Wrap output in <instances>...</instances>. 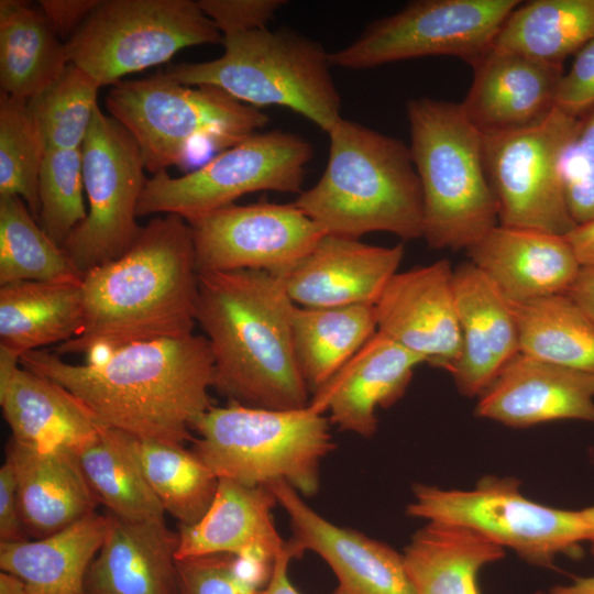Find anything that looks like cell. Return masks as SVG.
<instances>
[{
  "label": "cell",
  "instance_id": "ffe728a7",
  "mask_svg": "<svg viewBox=\"0 0 594 594\" xmlns=\"http://www.w3.org/2000/svg\"><path fill=\"white\" fill-rule=\"evenodd\" d=\"M404 254L403 244L376 246L324 234L280 276L290 299L300 307L375 305Z\"/></svg>",
  "mask_w": 594,
  "mask_h": 594
},
{
  "label": "cell",
  "instance_id": "bcb514c9",
  "mask_svg": "<svg viewBox=\"0 0 594 594\" xmlns=\"http://www.w3.org/2000/svg\"><path fill=\"white\" fill-rule=\"evenodd\" d=\"M99 2L100 0H40L38 6L58 37H70Z\"/></svg>",
  "mask_w": 594,
  "mask_h": 594
},
{
  "label": "cell",
  "instance_id": "8d00e7d4",
  "mask_svg": "<svg viewBox=\"0 0 594 594\" xmlns=\"http://www.w3.org/2000/svg\"><path fill=\"white\" fill-rule=\"evenodd\" d=\"M65 251L37 224L25 201L0 197V285L21 282H80Z\"/></svg>",
  "mask_w": 594,
  "mask_h": 594
},
{
  "label": "cell",
  "instance_id": "d6986e66",
  "mask_svg": "<svg viewBox=\"0 0 594 594\" xmlns=\"http://www.w3.org/2000/svg\"><path fill=\"white\" fill-rule=\"evenodd\" d=\"M475 415L513 428L594 424V375L518 353L479 396Z\"/></svg>",
  "mask_w": 594,
  "mask_h": 594
},
{
  "label": "cell",
  "instance_id": "b9f144b4",
  "mask_svg": "<svg viewBox=\"0 0 594 594\" xmlns=\"http://www.w3.org/2000/svg\"><path fill=\"white\" fill-rule=\"evenodd\" d=\"M560 179L565 206L576 226L594 220V162L587 158L574 141L560 160Z\"/></svg>",
  "mask_w": 594,
  "mask_h": 594
},
{
  "label": "cell",
  "instance_id": "4316f807",
  "mask_svg": "<svg viewBox=\"0 0 594 594\" xmlns=\"http://www.w3.org/2000/svg\"><path fill=\"white\" fill-rule=\"evenodd\" d=\"M108 516L105 541L86 575V593L177 594V532L165 521Z\"/></svg>",
  "mask_w": 594,
  "mask_h": 594
},
{
  "label": "cell",
  "instance_id": "8992f818",
  "mask_svg": "<svg viewBox=\"0 0 594 594\" xmlns=\"http://www.w3.org/2000/svg\"><path fill=\"white\" fill-rule=\"evenodd\" d=\"M221 43L218 58L178 64L165 74L185 86L217 87L255 108H289L324 132L342 118L329 54L316 41L261 28L222 36Z\"/></svg>",
  "mask_w": 594,
  "mask_h": 594
},
{
  "label": "cell",
  "instance_id": "7bdbcfd3",
  "mask_svg": "<svg viewBox=\"0 0 594 594\" xmlns=\"http://www.w3.org/2000/svg\"><path fill=\"white\" fill-rule=\"evenodd\" d=\"M200 10L222 36L267 28L284 0H198Z\"/></svg>",
  "mask_w": 594,
  "mask_h": 594
},
{
  "label": "cell",
  "instance_id": "8fae6325",
  "mask_svg": "<svg viewBox=\"0 0 594 594\" xmlns=\"http://www.w3.org/2000/svg\"><path fill=\"white\" fill-rule=\"evenodd\" d=\"M312 156V144L295 133L257 132L180 177L166 170L155 174L145 183L138 217L170 213L190 221L245 194H300Z\"/></svg>",
  "mask_w": 594,
  "mask_h": 594
},
{
  "label": "cell",
  "instance_id": "44dd1931",
  "mask_svg": "<svg viewBox=\"0 0 594 594\" xmlns=\"http://www.w3.org/2000/svg\"><path fill=\"white\" fill-rule=\"evenodd\" d=\"M461 331V353L451 372L460 394L474 397L520 353L519 332L509 300L470 261L453 270Z\"/></svg>",
  "mask_w": 594,
  "mask_h": 594
},
{
  "label": "cell",
  "instance_id": "4dcf8cb0",
  "mask_svg": "<svg viewBox=\"0 0 594 594\" xmlns=\"http://www.w3.org/2000/svg\"><path fill=\"white\" fill-rule=\"evenodd\" d=\"M68 65L65 43L42 9L26 1H0L1 91L29 101Z\"/></svg>",
  "mask_w": 594,
  "mask_h": 594
},
{
  "label": "cell",
  "instance_id": "1f68e13d",
  "mask_svg": "<svg viewBox=\"0 0 594 594\" xmlns=\"http://www.w3.org/2000/svg\"><path fill=\"white\" fill-rule=\"evenodd\" d=\"M375 306L295 307L293 343L310 392L328 383L376 333Z\"/></svg>",
  "mask_w": 594,
  "mask_h": 594
},
{
  "label": "cell",
  "instance_id": "e0dca14e",
  "mask_svg": "<svg viewBox=\"0 0 594 594\" xmlns=\"http://www.w3.org/2000/svg\"><path fill=\"white\" fill-rule=\"evenodd\" d=\"M289 517V543L300 556L314 551L333 571L332 594H416L403 553L356 530L337 526L314 510L284 481L266 485Z\"/></svg>",
  "mask_w": 594,
  "mask_h": 594
},
{
  "label": "cell",
  "instance_id": "d6a6232c",
  "mask_svg": "<svg viewBox=\"0 0 594 594\" xmlns=\"http://www.w3.org/2000/svg\"><path fill=\"white\" fill-rule=\"evenodd\" d=\"M75 453L97 499L111 515L133 522L165 521V510L147 482L133 437L100 426Z\"/></svg>",
  "mask_w": 594,
  "mask_h": 594
},
{
  "label": "cell",
  "instance_id": "52a82bcc",
  "mask_svg": "<svg viewBox=\"0 0 594 594\" xmlns=\"http://www.w3.org/2000/svg\"><path fill=\"white\" fill-rule=\"evenodd\" d=\"M329 418L309 404L273 410L231 403L212 406L194 424L191 451L218 479L248 486L284 481L299 494L319 488L320 463L336 444Z\"/></svg>",
  "mask_w": 594,
  "mask_h": 594
},
{
  "label": "cell",
  "instance_id": "d590c367",
  "mask_svg": "<svg viewBox=\"0 0 594 594\" xmlns=\"http://www.w3.org/2000/svg\"><path fill=\"white\" fill-rule=\"evenodd\" d=\"M147 482L165 513L179 525H194L210 507L219 479L190 450L180 444L134 438Z\"/></svg>",
  "mask_w": 594,
  "mask_h": 594
},
{
  "label": "cell",
  "instance_id": "60d3db41",
  "mask_svg": "<svg viewBox=\"0 0 594 594\" xmlns=\"http://www.w3.org/2000/svg\"><path fill=\"white\" fill-rule=\"evenodd\" d=\"M177 594H258L237 569L235 556L210 554L177 560Z\"/></svg>",
  "mask_w": 594,
  "mask_h": 594
},
{
  "label": "cell",
  "instance_id": "484cf974",
  "mask_svg": "<svg viewBox=\"0 0 594 594\" xmlns=\"http://www.w3.org/2000/svg\"><path fill=\"white\" fill-rule=\"evenodd\" d=\"M0 405L11 438L26 444L61 447L76 452L100 428L67 389L22 367L19 358L2 350Z\"/></svg>",
  "mask_w": 594,
  "mask_h": 594
},
{
  "label": "cell",
  "instance_id": "603a6c76",
  "mask_svg": "<svg viewBox=\"0 0 594 594\" xmlns=\"http://www.w3.org/2000/svg\"><path fill=\"white\" fill-rule=\"evenodd\" d=\"M466 254L512 304L565 294L581 268L565 237L502 224Z\"/></svg>",
  "mask_w": 594,
  "mask_h": 594
},
{
  "label": "cell",
  "instance_id": "7dc6e473",
  "mask_svg": "<svg viewBox=\"0 0 594 594\" xmlns=\"http://www.w3.org/2000/svg\"><path fill=\"white\" fill-rule=\"evenodd\" d=\"M296 557L298 554L295 549L289 541L286 542L285 548L274 559L270 578L258 594H300L288 574L289 563Z\"/></svg>",
  "mask_w": 594,
  "mask_h": 594
},
{
  "label": "cell",
  "instance_id": "5b68a950",
  "mask_svg": "<svg viewBox=\"0 0 594 594\" xmlns=\"http://www.w3.org/2000/svg\"><path fill=\"white\" fill-rule=\"evenodd\" d=\"M406 112L424 197L422 238L432 249L466 251L498 224L483 134L460 103L418 98Z\"/></svg>",
  "mask_w": 594,
  "mask_h": 594
},
{
  "label": "cell",
  "instance_id": "ac0fdd59",
  "mask_svg": "<svg viewBox=\"0 0 594 594\" xmlns=\"http://www.w3.org/2000/svg\"><path fill=\"white\" fill-rule=\"evenodd\" d=\"M473 81L460 103L482 134L519 131L554 109L563 67L492 46L473 66Z\"/></svg>",
  "mask_w": 594,
  "mask_h": 594
},
{
  "label": "cell",
  "instance_id": "9a60e30c",
  "mask_svg": "<svg viewBox=\"0 0 594 594\" xmlns=\"http://www.w3.org/2000/svg\"><path fill=\"white\" fill-rule=\"evenodd\" d=\"M187 222L198 274L262 270L283 275L327 234L294 202L232 204Z\"/></svg>",
  "mask_w": 594,
  "mask_h": 594
},
{
  "label": "cell",
  "instance_id": "4fadbf2b",
  "mask_svg": "<svg viewBox=\"0 0 594 594\" xmlns=\"http://www.w3.org/2000/svg\"><path fill=\"white\" fill-rule=\"evenodd\" d=\"M517 0H417L374 21L350 45L329 54L332 66L366 69L427 56H453L471 67L493 46Z\"/></svg>",
  "mask_w": 594,
  "mask_h": 594
},
{
  "label": "cell",
  "instance_id": "f6af8a7d",
  "mask_svg": "<svg viewBox=\"0 0 594 594\" xmlns=\"http://www.w3.org/2000/svg\"><path fill=\"white\" fill-rule=\"evenodd\" d=\"M30 540L22 522L11 465L4 461L0 468V542Z\"/></svg>",
  "mask_w": 594,
  "mask_h": 594
},
{
  "label": "cell",
  "instance_id": "f35d334b",
  "mask_svg": "<svg viewBox=\"0 0 594 594\" xmlns=\"http://www.w3.org/2000/svg\"><path fill=\"white\" fill-rule=\"evenodd\" d=\"M44 145L28 101L0 94V197L18 196L37 220Z\"/></svg>",
  "mask_w": 594,
  "mask_h": 594
},
{
  "label": "cell",
  "instance_id": "5bb4252c",
  "mask_svg": "<svg viewBox=\"0 0 594 594\" xmlns=\"http://www.w3.org/2000/svg\"><path fill=\"white\" fill-rule=\"evenodd\" d=\"M579 120L557 108L539 124L483 134V158L498 224L565 237L576 224L565 206L560 160Z\"/></svg>",
  "mask_w": 594,
  "mask_h": 594
},
{
  "label": "cell",
  "instance_id": "f1b7e54d",
  "mask_svg": "<svg viewBox=\"0 0 594 594\" xmlns=\"http://www.w3.org/2000/svg\"><path fill=\"white\" fill-rule=\"evenodd\" d=\"M81 280L0 285V350L20 359L76 337L84 323Z\"/></svg>",
  "mask_w": 594,
  "mask_h": 594
},
{
  "label": "cell",
  "instance_id": "83f0119b",
  "mask_svg": "<svg viewBox=\"0 0 594 594\" xmlns=\"http://www.w3.org/2000/svg\"><path fill=\"white\" fill-rule=\"evenodd\" d=\"M108 527L109 516L95 512L44 538L0 542V569L20 578L29 594H87L86 575Z\"/></svg>",
  "mask_w": 594,
  "mask_h": 594
},
{
  "label": "cell",
  "instance_id": "6da1fadb",
  "mask_svg": "<svg viewBox=\"0 0 594 594\" xmlns=\"http://www.w3.org/2000/svg\"><path fill=\"white\" fill-rule=\"evenodd\" d=\"M70 364L44 349L22 354V367L61 385L103 427L135 439L184 446L212 405L213 356L206 337L135 342Z\"/></svg>",
  "mask_w": 594,
  "mask_h": 594
},
{
  "label": "cell",
  "instance_id": "74e56055",
  "mask_svg": "<svg viewBox=\"0 0 594 594\" xmlns=\"http://www.w3.org/2000/svg\"><path fill=\"white\" fill-rule=\"evenodd\" d=\"M100 84L68 64L62 74L28 101L44 150L80 148L96 109Z\"/></svg>",
  "mask_w": 594,
  "mask_h": 594
},
{
  "label": "cell",
  "instance_id": "db71d44e",
  "mask_svg": "<svg viewBox=\"0 0 594 594\" xmlns=\"http://www.w3.org/2000/svg\"><path fill=\"white\" fill-rule=\"evenodd\" d=\"M583 515L588 526V540L591 551L594 554V505L582 508Z\"/></svg>",
  "mask_w": 594,
  "mask_h": 594
},
{
  "label": "cell",
  "instance_id": "7a4b0ae2",
  "mask_svg": "<svg viewBox=\"0 0 594 594\" xmlns=\"http://www.w3.org/2000/svg\"><path fill=\"white\" fill-rule=\"evenodd\" d=\"M81 293L82 328L56 346L59 356L191 334L198 272L189 223L153 218L124 254L82 276Z\"/></svg>",
  "mask_w": 594,
  "mask_h": 594
},
{
  "label": "cell",
  "instance_id": "f546056e",
  "mask_svg": "<svg viewBox=\"0 0 594 594\" xmlns=\"http://www.w3.org/2000/svg\"><path fill=\"white\" fill-rule=\"evenodd\" d=\"M504 556L503 547L480 534L439 521H427L403 553L416 594H480L481 569Z\"/></svg>",
  "mask_w": 594,
  "mask_h": 594
},
{
  "label": "cell",
  "instance_id": "836d02e7",
  "mask_svg": "<svg viewBox=\"0 0 594 594\" xmlns=\"http://www.w3.org/2000/svg\"><path fill=\"white\" fill-rule=\"evenodd\" d=\"M594 38V0H535L518 4L493 46L562 65Z\"/></svg>",
  "mask_w": 594,
  "mask_h": 594
},
{
  "label": "cell",
  "instance_id": "ab89813d",
  "mask_svg": "<svg viewBox=\"0 0 594 594\" xmlns=\"http://www.w3.org/2000/svg\"><path fill=\"white\" fill-rule=\"evenodd\" d=\"M81 147L44 152L38 172V222L58 245L87 217Z\"/></svg>",
  "mask_w": 594,
  "mask_h": 594
},
{
  "label": "cell",
  "instance_id": "d4e9b609",
  "mask_svg": "<svg viewBox=\"0 0 594 594\" xmlns=\"http://www.w3.org/2000/svg\"><path fill=\"white\" fill-rule=\"evenodd\" d=\"M267 486L219 479L213 501L194 525H178L177 560L231 554L273 563L285 548L272 514L276 504Z\"/></svg>",
  "mask_w": 594,
  "mask_h": 594
},
{
  "label": "cell",
  "instance_id": "9c48e42d",
  "mask_svg": "<svg viewBox=\"0 0 594 594\" xmlns=\"http://www.w3.org/2000/svg\"><path fill=\"white\" fill-rule=\"evenodd\" d=\"M413 492L409 516L471 529L542 568L552 566L558 556L575 554L588 540L582 509L537 503L521 493L515 477L487 475L471 490L416 484Z\"/></svg>",
  "mask_w": 594,
  "mask_h": 594
},
{
  "label": "cell",
  "instance_id": "e575fe53",
  "mask_svg": "<svg viewBox=\"0 0 594 594\" xmlns=\"http://www.w3.org/2000/svg\"><path fill=\"white\" fill-rule=\"evenodd\" d=\"M512 306L520 353L594 375V322L571 298L558 294Z\"/></svg>",
  "mask_w": 594,
  "mask_h": 594
},
{
  "label": "cell",
  "instance_id": "277c9868",
  "mask_svg": "<svg viewBox=\"0 0 594 594\" xmlns=\"http://www.w3.org/2000/svg\"><path fill=\"white\" fill-rule=\"evenodd\" d=\"M329 156L319 180L294 205L327 234L360 239L385 231L424 237V197L409 146L340 118L327 132Z\"/></svg>",
  "mask_w": 594,
  "mask_h": 594
},
{
  "label": "cell",
  "instance_id": "3957f363",
  "mask_svg": "<svg viewBox=\"0 0 594 594\" xmlns=\"http://www.w3.org/2000/svg\"><path fill=\"white\" fill-rule=\"evenodd\" d=\"M296 305L280 275L262 270L198 274L196 322L213 356V383L231 403L273 410L308 406L293 343Z\"/></svg>",
  "mask_w": 594,
  "mask_h": 594
},
{
  "label": "cell",
  "instance_id": "ee69618b",
  "mask_svg": "<svg viewBox=\"0 0 594 594\" xmlns=\"http://www.w3.org/2000/svg\"><path fill=\"white\" fill-rule=\"evenodd\" d=\"M554 108L576 119L594 108V38L576 54L556 92Z\"/></svg>",
  "mask_w": 594,
  "mask_h": 594
},
{
  "label": "cell",
  "instance_id": "7c38bea8",
  "mask_svg": "<svg viewBox=\"0 0 594 594\" xmlns=\"http://www.w3.org/2000/svg\"><path fill=\"white\" fill-rule=\"evenodd\" d=\"M88 199L85 220L62 245L82 276L117 260L139 237L138 205L146 183L140 146L132 134L98 107L81 145Z\"/></svg>",
  "mask_w": 594,
  "mask_h": 594
},
{
  "label": "cell",
  "instance_id": "816d5d0a",
  "mask_svg": "<svg viewBox=\"0 0 594 594\" xmlns=\"http://www.w3.org/2000/svg\"><path fill=\"white\" fill-rule=\"evenodd\" d=\"M547 594H594V575L580 578L566 585H557Z\"/></svg>",
  "mask_w": 594,
  "mask_h": 594
},
{
  "label": "cell",
  "instance_id": "f907efd6",
  "mask_svg": "<svg viewBox=\"0 0 594 594\" xmlns=\"http://www.w3.org/2000/svg\"><path fill=\"white\" fill-rule=\"evenodd\" d=\"M574 143L587 158L594 162V108L580 118Z\"/></svg>",
  "mask_w": 594,
  "mask_h": 594
},
{
  "label": "cell",
  "instance_id": "f5cc1de1",
  "mask_svg": "<svg viewBox=\"0 0 594 594\" xmlns=\"http://www.w3.org/2000/svg\"><path fill=\"white\" fill-rule=\"evenodd\" d=\"M0 594H29L24 582L8 572H0Z\"/></svg>",
  "mask_w": 594,
  "mask_h": 594
},
{
  "label": "cell",
  "instance_id": "30bf717a",
  "mask_svg": "<svg viewBox=\"0 0 594 594\" xmlns=\"http://www.w3.org/2000/svg\"><path fill=\"white\" fill-rule=\"evenodd\" d=\"M222 34L191 0H100L65 42L73 64L100 86L163 64L186 47L221 43Z\"/></svg>",
  "mask_w": 594,
  "mask_h": 594
},
{
  "label": "cell",
  "instance_id": "2e32d148",
  "mask_svg": "<svg viewBox=\"0 0 594 594\" xmlns=\"http://www.w3.org/2000/svg\"><path fill=\"white\" fill-rule=\"evenodd\" d=\"M377 331L452 372L461 353V331L448 260L397 272L376 301Z\"/></svg>",
  "mask_w": 594,
  "mask_h": 594
},
{
  "label": "cell",
  "instance_id": "cb8c5ba5",
  "mask_svg": "<svg viewBox=\"0 0 594 594\" xmlns=\"http://www.w3.org/2000/svg\"><path fill=\"white\" fill-rule=\"evenodd\" d=\"M22 522L33 539L56 534L95 513L99 501L77 455L61 447L7 443Z\"/></svg>",
  "mask_w": 594,
  "mask_h": 594
},
{
  "label": "cell",
  "instance_id": "7402d4cb",
  "mask_svg": "<svg viewBox=\"0 0 594 594\" xmlns=\"http://www.w3.org/2000/svg\"><path fill=\"white\" fill-rule=\"evenodd\" d=\"M424 359L387 336L376 333L321 388L309 405L330 413L329 421L342 431L372 437L377 430V407L395 404Z\"/></svg>",
  "mask_w": 594,
  "mask_h": 594
},
{
  "label": "cell",
  "instance_id": "c3c4849f",
  "mask_svg": "<svg viewBox=\"0 0 594 594\" xmlns=\"http://www.w3.org/2000/svg\"><path fill=\"white\" fill-rule=\"evenodd\" d=\"M565 295L594 322V266H581Z\"/></svg>",
  "mask_w": 594,
  "mask_h": 594
},
{
  "label": "cell",
  "instance_id": "ba28073f",
  "mask_svg": "<svg viewBox=\"0 0 594 594\" xmlns=\"http://www.w3.org/2000/svg\"><path fill=\"white\" fill-rule=\"evenodd\" d=\"M106 107L135 139L154 175L183 164L194 143L224 151L268 122L264 112L217 87L193 88L165 73L114 84Z\"/></svg>",
  "mask_w": 594,
  "mask_h": 594
},
{
  "label": "cell",
  "instance_id": "681fc988",
  "mask_svg": "<svg viewBox=\"0 0 594 594\" xmlns=\"http://www.w3.org/2000/svg\"><path fill=\"white\" fill-rule=\"evenodd\" d=\"M581 266H594V220L565 235Z\"/></svg>",
  "mask_w": 594,
  "mask_h": 594
}]
</instances>
